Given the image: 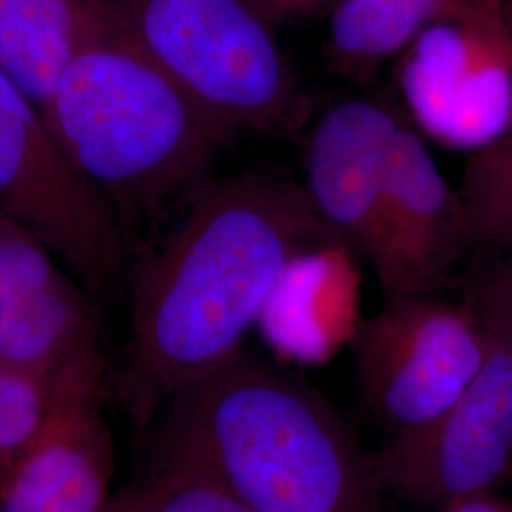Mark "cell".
Returning <instances> with one entry per match:
<instances>
[{
    "mask_svg": "<svg viewBox=\"0 0 512 512\" xmlns=\"http://www.w3.org/2000/svg\"><path fill=\"white\" fill-rule=\"evenodd\" d=\"M336 243L289 175L255 169L200 188L131 275L133 416L148 423L179 389L234 359L294 266Z\"/></svg>",
    "mask_w": 512,
    "mask_h": 512,
    "instance_id": "cell-1",
    "label": "cell"
},
{
    "mask_svg": "<svg viewBox=\"0 0 512 512\" xmlns=\"http://www.w3.org/2000/svg\"><path fill=\"white\" fill-rule=\"evenodd\" d=\"M42 114L131 249L143 228L211 181L239 135L184 92L101 0L80 2L73 54Z\"/></svg>",
    "mask_w": 512,
    "mask_h": 512,
    "instance_id": "cell-2",
    "label": "cell"
},
{
    "mask_svg": "<svg viewBox=\"0 0 512 512\" xmlns=\"http://www.w3.org/2000/svg\"><path fill=\"white\" fill-rule=\"evenodd\" d=\"M158 463L215 478L256 512H380L348 423L310 384L239 351L152 420Z\"/></svg>",
    "mask_w": 512,
    "mask_h": 512,
    "instance_id": "cell-3",
    "label": "cell"
},
{
    "mask_svg": "<svg viewBox=\"0 0 512 512\" xmlns=\"http://www.w3.org/2000/svg\"><path fill=\"white\" fill-rule=\"evenodd\" d=\"M110 16L202 109L236 131H293L302 92L249 0H101Z\"/></svg>",
    "mask_w": 512,
    "mask_h": 512,
    "instance_id": "cell-4",
    "label": "cell"
},
{
    "mask_svg": "<svg viewBox=\"0 0 512 512\" xmlns=\"http://www.w3.org/2000/svg\"><path fill=\"white\" fill-rule=\"evenodd\" d=\"M0 215L52 249L92 296L105 298L128 262L114 213L57 145L37 103L0 69Z\"/></svg>",
    "mask_w": 512,
    "mask_h": 512,
    "instance_id": "cell-5",
    "label": "cell"
},
{
    "mask_svg": "<svg viewBox=\"0 0 512 512\" xmlns=\"http://www.w3.org/2000/svg\"><path fill=\"white\" fill-rule=\"evenodd\" d=\"M490 348L469 304L437 294L385 298L355 330V382L366 410L395 433L435 420L473 382Z\"/></svg>",
    "mask_w": 512,
    "mask_h": 512,
    "instance_id": "cell-6",
    "label": "cell"
},
{
    "mask_svg": "<svg viewBox=\"0 0 512 512\" xmlns=\"http://www.w3.org/2000/svg\"><path fill=\"white\" fill-rule=\"evenodd\" d=\"M511 461L512 332H490L473 382L435 420L395 433L372 456V469L382 490L444 507L488 494Z\"/></svg>",
    "mask_w": 512,
    "mask_h": 512,
    "instance_id": "cell-7",
    "label": "cell"
},
{
    "mask_svg": "<svg viewBox=\"0 0 512 512\" xmlns=\"http://www.w3.org/2000/svg\"><path fill=\"white\" fill-rule=\"evenodd\" d=\"M401 57L404 88L429 82L414 116L439 139L478 150L511 128L512 0H456Z\"/></svg>",
    "mask_w": 512,
    "mask_h": 512,
    "instance_id": "cell-8",
    "label": "cell"
},
{
    "mask_svg": "<svg viewBox=\"0 0 512 512\" xmlns=\"http://www.w3.org/2000/svg\"><path fill=\"white\" fill-rule=\"evenodd\" d=\"M404 110L387 97H351L311 129L304 188L342 247L378 270L384 258L389 154Z\"/></svg>",
    "mask_w": 512,
    "mask_h": 512,
    "instance_id": "cell-9",
    "label": "cell"
},
{
    "mask_svg": "<svg viewBox=\"0 0 512 512\" xmlns=\"http://www.w3.org/2000/svg\"><path fill=\"white\" fill-rule=\"evenodd\" d=\"M46 243L0 215V368L54 384L97 355L92 294Z\"/></svg>",
    "mask_w": 512,
    "mask_h": 512,
    "instance_id": "cell-10",
    "label": "cell"
},
{
    "mask_svg": "<svg viewBox=\"0 0 512 512\" xmlns=\"http://www.w3.org/2000/svg\"><path fill=\"white\" fill-rule=\"evenodd\" d=\"M469 249L473 241L461 192L444 177L406 114L389 154L384 258L374 272L384 300L439 293Z\"/></svg>",
    "mask_w": 512,
    "mask_h": 512,
    "instance_id": "cell-11",
    "label": "cell"
},
{
    "mask_svg": "<svg viewBox=\"0 0 512 512\" xmlns=\"http://www.w3.org/2000/svg\"><path fill=\"white\" fill-rule=\"evenodd\" d=\"M101 374L99 353L52 384L46 423L0 490V512H107L112 452L97 410Z\"/></svg>",
    "mask_w": 512,
    "mask_h": 512,
    "instance_id": "cell-12",
    "label": "cell"
},
{
    "mask_svg": "<svg viewBox=\"0 0 512 512\" xmlns=\"http://www.w3.org/2000/svg\"><path fill=\"white\" fill-rule=\"evenodd\" d=\"M456 0H334L325 54L330 69L368 78L404 54L421 31Z\"/></svg>",
    "mask_w": 512,
    "mask_h": 512,
    "instance_id": "cell-13",
    "label": "cell"
},
{
    "mask_svg": "<svg viewBox=\"0 0 512 512\" xmlns=\"http://www.w3.org/2000/svg\"><path fill=\"white\" fill-rule=\"evenodd\" d=\"M82 0H0V69L44 109L73 54Z\"/></svg>",
    "mask_w": 512,
    "mask_h": 512,
    "instance_id": "cell-14",
    "label": "cell"
},
{
    "mask_svg": "<svg viewBox=\"0 0 512 512\" xmlns=\"http://www.w3.org/2000/svg\"><path fill=\"white\" fill-rule=\"evenodd\" d=\"M458 188L473 249L492 258L511 251L512 126L469 158Z\"/></svg>",
    "mask_w": 512,
    "mask_h": 512,
    "instance_id": "cell-15",
    "label": "cell"
},
{
    "mask_svg": "<svg viewBox=\"0 0 512 512\" xmlns=\"http://www.w3.org/2000/svg\"><path fill=\"white\" fill-rule=\"evenodd\" d=\"M135 492L112 501V512H256L215 478L177 463H158Z\"/></svg>",
    "mask_w": 512,
    "mask_h": 512,
    "instance_id": "cell-16",
    "label": "cell"
},
{
    "mask_svg": "<svg viewBox=\"0 0 512 512\" xmlns=\"http://www.w3.org/2000/svg\"><path fill=\"white\" fill-rule=\"evenodd\" d=\"M52 399V384L0 368V490L38 439Z\"/></svg>",
    "mask_w": 512,
    "mask_h": 512,
    "instance_id": "cell-17",
    "label": "cell"
},
{
    "mask_svg": "<svg viewBox=\"0 0 512 512\" xmlns=\"http://www.w3.org/2000/svg\"><path fill=\"white\" fill-rule=\"evenodd\" d=\"M471 310L490 332H512V249L494 256L473 283Z\"/></svg>",
    "mask_w": 512,
    "mask_h": 512,
    "instance_id": "cell-18",
    "label": "cell"
},
{
    "mask_svg": "<svg viewBox=\"0 0 512 512\" xmlns=\"http://www.w3.org/2000/svg\"><path fill=\"white\" fill-rule=\"evenodd\" d=\"M334 0H279L275 6L274 25L289 23L298 18H306L315 12H319L325 6H332Z\"/></svg>",
    "mask_w": 512,
    "mask_h": 512,
    "instance_id": "cell-19",
    "label": "cell"
},
{
    "mask_svg": "<svg viewBox=\"0 0 512 512\" xmlns=\"http://www.w3.org/2000/svg\"><path fill=\"white\" fill-rule=\"evenodd\" d=\"M442 512H512L507 505L488 494L467 495L440 507Z\"/></svg>",
    "mask_w": 512,
    "mask_h": 512,
    "instance_id": "cell-20",
    "label": "cell"
},
{
    "mask_svg": "<svg viewBox=\"0 0 512 512\" xmlns=\"http://www.w3.org/2000/svg\"><path fill=\"white\" fill-rule=\"evenodd\" d=\"M253 6H255L256 10L264 16V18L268 19L272 25H274V12L275 6H277V2L279 0H249Z\"/></svg>",
    "mask_w": 512,
    "mask_h": 512,
    "instance_id": "cell-21",
    "label": "cell"
},
{
    "mask_svg": "<svg viewBox=\"0 0 512 512\" xmlns=\"http://www.w3.org/2000/svg\"><path fill=\"white\" fill-rule=\"evenodd\" d=\"M110 503H112V501H110ZM107 512H112V509H110V505H109V509H107Z\"/></svg>",
    "mask_w": 512,
    "mask_h": 512,
    "instance_id": "cell-22",
    "label": "cell"
}]
</instances>
